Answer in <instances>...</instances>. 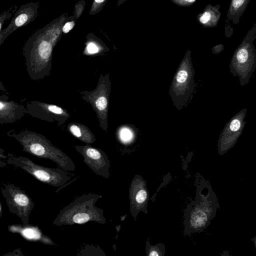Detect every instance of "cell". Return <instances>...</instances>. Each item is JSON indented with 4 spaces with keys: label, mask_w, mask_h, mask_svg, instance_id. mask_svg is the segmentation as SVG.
I'll return each instance as SVG.
<instances>
[{
    "label": "cell",
    "mask_w": 256,
    "mask_h": 256,
    "mask_svg": "<svg viewBox=\"0 0 256 256\" xmlns=\"http://www.w3.org/2000/svg\"><path fill=\"white\" fill-rule=\"evenodd\" d=\"M68 18L64 13L36 30L22 48L26 71L30 78L40 80L52 70L53 50L62 38V28Z\"/></svg>",
    "instance_id": "obj_1"
},
{
    "label": "cell",
    "mask_w": 256,
    "mask_h": 256,
    "mask_svg": "<svg viewBox=\"0 0 256 256\" xmlns=\"http://www.w3.org/2000/svg\"><path fill=\"white\" fill-rule=\"evenodd\" d=\"M8 135L14 138L21 144L23 151L40 158L52 160L66 170H75V164L72 159L42 134L26 129L16 134L11 131Z\"/></svg>",
    "instance_id": "obj_2"
},
{
    "label": "cell",
    "mask_w": 256,
    "mask_h": 256,
    "mask_svg": "<svg viewBox=\"0 0 256 256\" xmlns=\"http://www.w3.org/2000/svg\"><path fill=\"white\" fill-rule=\"evenodd\" d=\"M100 196L90 192L76 198L62 209L53 222L57 226L84 224L93 222H106L103 210L95 206Z\"/></svg>",
    "instance_id": "obj_3"
},
{
    "label": "cell",
    "mask_w": 256,
    "mask_h": 256,
    "mask_svg": "<svg viewBox=\"0 0 256 256\" xmlns=\"http://www.w3.org/2000/svg\"><path fill=\"white\" fill-rule=\"evenodd\" d=\"M8 164L20 168L43 183L51 186L61 187L71 180L74 174L60 168H50L38 165L30 159L8 153Z\"/></svg>",
    "instance_id": "obj_4"
},
{
    "label": "cell",
    "mask_w": 256,
    "mask_h": 256,
    "mask_svg": "<svg viewBox=\"0 0 256 256\" xmlns=\"http://www.w3.org/2000/svg\"><path fill=\"white\" fill-rule=\"evenodd\" d=\"M194 74L191 52L188 50L176 70L169 90L174 105L179 110L186 106L194 92Z\"/></svg>",
    "instance_id": "obj_5"
},
{
    "label": "cell",
    "mask_w": 256,
    "mask_h": 256,
    "mask_svg": "<svg viewBox=\"0 0 256 256\" xmlns=\"http://www.w3.org/2000/svg\"><path fill=\"white\" fill-rule=\"evenodd\" d=\"M110 74H100L96 88L79 92L82 98L90 104L98 120L100 126L106 132L108 128V110L111 90Z\"/></svg>",
    "instance_id": "obj_6"
},
{
    "label": "cell",
    "mask_w": 256,
    "mask_h": 256,
    "mask_svg": "<svg viewBox=\"0 0 256 256\" xmlns=\"http://www.w3.org/2000/svg\"><path fill=\"white\" fill-rule=\"evenodd\" d=\"M230 68L234 76H238L240 86L248 83L256 69V51L252 40L242 42L233 55Z\"/></svg>",
    "instance_id": "obj_7"
},
{
    "label": "cell",
    "mask_w": 256,
    "mask_h": 256,
    "mask_svg": "<svg viewBox=\"0 0 256 256\" xmlns=\"http://www.w3.org/2000/svg\"><path fill=\"white\" fill-rule=\"evenodd\" d=\"M2 194L10 212L18 216L24 225L29 224V216L34 204L25 191L12 184H4Z\"/></svg>",
    "instance_id": "obj_8"
},
{
    "label": "cell",
    "mask_w": 256,
    "mask_h": 256,
    "mask_svg": "<svg viewBox=\"0 0 256 256\" xmlns=\"http://www.w3.org/2000/svg\"><path fill=\"white\" fill-rule=\"evenodd\" d=\"M27 114L32 117L50 122H55L58 126H62L70 118L68 112L58 106L32 100L26 106Z\"/></svg>",
    "instance_id": "obj_9"
},
{
    "label": "cell",
    "mask_w": 256,
    "mask_h": 256,
    "mask_svg": "<svg viewBox=\"0 0 256 256\" xmlns=\"http://www.w3.org/2000/svg\"><path fill=\"white\" fill-rule=\"evenodd\" d=\"M246 109H243L234 115L225 126L218 140V150L223 155L232 148L240 136L244 127Z\"/></svg>",
    "instance_id": "obj_10"
},
{
    "label": "cell",
    "mask_w": 256,
    "mask_h": 256,
    "mask_svg": "<svg viewBox=\"0 0 256 256\" xmlns=\"http://www.w3.org/2000/svg\"><path fill=\"white\" fill-rule=\"evenodd\" d=\"M76 150L84 158L85 164L96 174L107 178L108 176L109 161L100 149L87 144L74 146Z\"/></svg>",
    "instance_id": "obj_11"
},
{
    "label": "cell",
    "mask_w": 256,
    "mask_h": 256,
    "mask_svg": "<svg viewBox=\"0 0 256 256\" xmlns=\"http://www.w3.org/2000/svg\"><path fill=\"white\" fill-rule=\"evenodd\" d=\"M40 4L30 2L22 4L16 10L8 26L0 32V46L18 28L26 26L37 16Z\"/></svg>",
    "instance_id": "obj_12"
},
{
    "label": "cell",
    "mask_w": 256,
    "mask_h": 256,
    "mask_svg": "<svg viewBox=\"0 0 256 256\" xmlns=\"http://www.w3.org/2000/svg\"><path fill=\"white\" fill-rule=\"evenodd\" d=\"M5 95L0 96V124L14 123L27 114L26 106L14 100H7Z\"/></svg>",
    "instance_id": "obj_13"
},
{
    "label": "cell",
    "mask_w": 256,
    "mask_h": 256,
    "mask_svg": "<svg viewBox=\"0 0 256 256\" xmlns=\"http://www.w3.org/2000/svg\"><path fill=\"white\" fill-rule=\"evenodd\" d=\"M8 230L12 233L20 234L26 240L30 242H40L46 245H56L52 240L44 234L37 226L22 224H12L8 226Z\"/></svg>",
    "instance_id": "obj_14"
},
{
    "label": "cell",
    "mask_w": 256,
    "mask_h": 256,
    "mask_svg": "<svg viewBox=\"0 0 256 256\" xmlns=\"http://www.w3.org/2000/svg\"><path fill=\"white\" fill-rule=\"evenodd\" d=\"M86 48L83 54L86 56H96L104 54L109 51L104 43L92 32L88 33L86 36Z\"/></svg>",
    "instance_id": "obj_15"
},
{
    "label": "cell",
    "mask_w": 256,
    "mask_h": 256,
    "mask_svg": "<svg viewBox=\"0 0 256 256\" xmlns=\"http://www.w3.org/2000/svg\"><path fill=\"white\" fill-rule=\"evenodd\" d=\"M68 131L80 140L92 144L96 141V138L86 126L76 122H72L68 125Z\"/></svg>",
    "instance_id": "obj_16"
},
{
    "label": "cell",
    "mask_w": 256,
    "mask_h": 256,
    "mask_svg": "<svg viewBox=\"0 0 256 256\" xmlns=\"http://www.w3.org/2000/svg\"><path fill=\"white\" fill-rule=\"evenodd\" d=\"M200 23L206 26H212L216 24L218 20L216 10L213 7L206 8L204 12L198 17Z\"/></svg>",
    "instance_id": "obj_17"
},
{
    "label": "cell",
    "mask_w": 256,
    "mask_h": 256,
    "mask_svg": "<svg viewBox=\"0 0 256 256\" xmlns=\"http://www.w3.org/2000/svg\"><path fill=\"white\" fill-rule=\"evenodd\" d=\"M208 220L207 214L201 210L194 211L191 216V224L194 227L200 228L204 225Z\"/></svg>",
    "instance_id": "obj_18"
},
{
    "label": "cell",
    "mask_w": 256,
    "mask_h": 256,
    "mask_svg": "<svg viewBox=\"0 0 256 256\" xmlns=\"http://www.w3.org/2000/svg\"><path fill=\"white\" fill-rule=\"evenodd\" d=\"M118 135L120 140L124 144L130 142L134 138L133 130L128 126H121L118 131Z\"/></svg>",
    "instance_id": "obj_19"
},
{
    "label": "cell",
    "mask_w": 256,
    "mask_h": 256,
    "mask_svg": "<svg viewBox=\"0 0 256 256\" xmlns=\"http://www.w3.org/2000/svg\"><path fill=\"white\" fill-rule=\"evenodd\" d=\"M248 0H232L229 12L232 14L234 12H240L244 10Z\"/></svg>",
    "instance_id": "obj_20"
},
{
    "label": "cell",
    "mask_w": 256,
    "mask_h": 256,
    "mask_svg": "<svg viewBox=\"0 0 256 256\" xmlns=\"http://www.w3.org/2000/svg\"><path fill=\"white\" fill-rule=\"evenodd\" d=\"M108 0H94L89 12L90 16L94 15L100 12L105 6Z\"/></svg>",
    "instance_id": "obj_21"
},
{
    "label": "cell",
    "mask_w": 256,
    "mask_h": 256,
    "mask_svg": "<svg viewBox=\"0 0 256 256\" xmlns=\"http://www.w3.org/2000/svg\"><path fill=\"white\" fill-rule=\"evenodd\" d=\"M76 20L74 14L68 17L62 26V33L67 34L71 30L74 28Z\"/></svg>",
    "instance_id": "obj_22"
},
{
    "label": "cell",
    "mask_w": 256,
    "mask_h": 256,
    "mask_svg": "<svg viewBox=\"0 0 256 256\" xmlns=\"http://www.w3.org/2000/svg\"><path fill=\"white\" fill-rule=\"evenodd\" d=\"M86 2L84 0H80L75 4L73 14L76 20H78L81 16L84 10Z\"/></svg>",
    "instance_id": "obj_23"
},
{
    "label": "cell",
    "mask_w": 256,
    "mask_h": 256,
    "mask_svg": "<svg viewBox=\"0 0 256 256\" xmlns=\"http://www.w3.org/2000/svg\"><path fill=\"white\" fill-rule=\"evenodd\" d=\"M98 249L100 248H96L93 245L90 246L88 244L84 248H82L77 255L86 256H86L98 255L96 253V251Z\"/></svg>",
    "instance_id": "obj_24"
},
{
    "label": "cell",
    "mask_w": 256,
    "mask_h": 256,
    "mask_svg": "<svg viewBox=\"0 0 256 256\" xmlns=\"http://www.w3.org/2000/svg\"><path fill=\"white\" fill-rule=\"evenodd\" d=\"M146 192L144 190L142 189L136 193L135 199L137 203L142 204L146 200Z\"/></svg>",
    "instance_id": "obj_25"
},
{
    "label": "cell",
    "mask_w": 256,
    "mask_h": 256,
    "mask_svg": "<svg viewBox=\"0 0 256 256\" xmlns=\"http://www.w3.org/2000/svg\"><path fill=\"white\" fill-rule=\"evenodd\" d=\"M12 12L10 9L8 10L4 11L1 14L0 16V32L2 30V28L4 22L12 17Z\"/></svg>",
    "instance_id": "obj_26"
},
{
    "label": "cell",
    "mask_w": 256,
    "mask_h": 256,
    "mask_svg": "<svg viewBox=\"0 0 256 256\" xmlns=\"http://www.w3.org/2000/svg\"><path fill=\"white\" fill-rule=\"evenodd\" d=\"M196 0H171L172 2L180 6H190Z\"/></svg>",
    "instance_id": "obj_27"
},
{
    "label": "cell",
    "mask_w": 256,
    "mask_h": 256,
    "mask_svg": "<svg viewBox=\"0 0 256 256\" xmlns=\"http://www.w3.org/2000/svg\"><path fill=\"white\" fill-rule=\"evenodd\" d=\"M4 256H24V254L22 253L21 249L17 248L14 250L12 252H10L9 253H7L4 255Z\"/></svg>",
    "instance_id": "obj_28"
},
{
    "label": "cell",
    "mask_w": 256,
    "mask_h": 256,
    "mask_svg": "<svg viewBox=\"0 0 256 256\" xmlns=\"http://www.w3.org/2000/svg\"><path fill=\"white\" fill-rule=\"evenodd\" d=\"M149 255L152 256H158V254L156 251H152L150 253Z\"/></svg>",
    "instance_id": "obj_29"
},
{
    "label": "cell",
    "mask_w": 256,
    "mask_h": 256,
    "mask_svg": "<svg viewBox=\"0 0 256 256\" xmlns=\"http://www.w3.org/2000/svg\"><path fill=\"white\" fill-rule=\"evenodd\" d=\"M126 0H118V6H120V4H122L124 2H125Z\"/></svg>",
    "instance_id": "obj_30"
},
{
    "label": "cell",
    "mask_w": 256,
    "mask_h": 256,
    "mask_svg": "<svg viewBox=\"0 0 256 256\" xmlns=\"http://www.w3.org/2000/svg\"><path fill=\"white\" fill-rule=\"evenodd\" d=\"M2 204L0 202V218L2 217Z\"/></svg>",
    "instance_id": "obj_31"
},
{
    "label": "cell",
    "mask_w": 256,
    "mask_h": 256,
    "mask_svg": "<svg viewBox=\"0 0 256 256\" xmlns=\"http://www.w3.org/2000/svg\"><path fill=\"white\" fill-rule=\"evenodd\" d=\"M252 241L254 242V245L256 248V236L254 238L252 239Z\"/></svg>",
    "instance_id": "obj_32"
}]
</instances>
